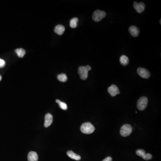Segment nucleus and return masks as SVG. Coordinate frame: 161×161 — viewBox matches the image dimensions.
Returning a JSON list of instances; mask_svg holds the SVG:
<instances>
[{"instance_id":"f257e3e1","label":"nucleus","mask_w":161,"mask_h":161,"mask_svg":"<svg viewBox=\"0 0 161 161\" xmlns=\"http://www.w3.org/2000/svg\"><path fill=\"white\" fill-rule=\"evenodd\" d=\"M80 129L83 134H92L93 132L95 131L96 128L92 123H90V122H86L82 125Z\"/></svg>"},{"instance_id":"f03ea898","label":"nucleus","mask_w":161,"mask_h":161,"mask_svg":"<svg viewBox=\"0 0 161 161\" xmlns=\"http://www.w3.org/2000/svg\"><path fill=\"white\" fill-rule=\"evenodd\" d=\"M91 69L92 67L90 65L80 66L78 68V73L80 78L82 80H86L88 77V72Z\"/></svg>"},{"instance_id":"7ed1b4c3","label":"nucleus","mask_w":161,"mask_h":161,"mask_svg":"<svg viewBox=\"0 0 161 161\" xmlns=\"http://www.w3.org/2000/svg\"><path fill=\"white\" fill-rule=\"evenodd\" d=\"M148 100L146 97H142L138 100L137 108L140 111H143L146 109L148 105Z\"/></svg>"},{"instance_id":"20e7f679","label":"nucleus","mask_w":161,"mask_h":161,"mask_svg":"<svg viewBox=\"0 0 161 161\" xmlns=\"http://www.w3.org/2000/svg\"><path fill=\"white\" fill-rule=\"evenodd\" d=\"M106 13L104 11L97 10L94 12L92 19L96 22H99L106 16Z\"/></svg>"},{"instance_id":"39448f33","label":"nucleus","mask_w":161,"mask_h":161,"mask_svg":"<svg viewBox=\"0 0 161 161\" xmlns=\"http://www.w3.org/2000/svg\"><path fill=\"white\" fill-rule=\"evenodd\" d=\"M132 128L131 126L128 124H125L121 127L120 134L124 137L128 136L132 132Z\"/></svg>"},{"instance_id":"423d86ee","label":"nucleus","mask_w":161,"mask_h":161,"mask_svg":"<svg viewBox=\"0 0 161 161\" xmlns=\"http://www.w3.org/2000/svg\"><path fill=\"white\" fill-rule=\"evenodd\" d=\"M136 154L138 156L142 158L144 160H149L152 158V155L151 154H146V151L142 149H138L136 151Z\"/></svg>"},{"instance_id":"0eeeda50","label":"nucleus","mask_w":161,"mask_h":161,"mask_svg":"<svg viewBox=\"0 0 161 161\" xmlns=\"http://www.w3.org/2000/svg\"><path fill=\"white\" fill-rule=\"evenodd\" d=\"M138 75L142 78L148 79L150 76V73L147 69L143 68H139L137 70Z\"/></svg>"},{"instance_id":"6e6552de","label":"nucleus","mask_w":161,"mask_h":161,"mask_svg":"<svg viewBox=\"0 0 161 161\" xmlns=\"http://www.w3.org/2000/svg\"><path fill=\"white\" fill-rule=\"evenodd\" d=\"M108 92L112 97L115 96L117 94H120L118 87L115 85H112L108 88Z\"/></svg>"},{"instance_id":"1a4fd4ad","label":"nucleus","mask_w":161,"mask_h":161,"mask_svg":"<svg viewBox=\"0 0 161 161\" xmlns=\"http://www.w3.org/2000/svg\"><path fill=\"white\" fill-rule=\"evenodd\" d=\"M134 6L136 12L138 13H142L145 9V5L143 2L138 3L136 2H134Z\"/></svg>"},{"instance_id":"9d476101","label":"nucleus","mask_w":161,"mask_h":161,"mask_svg":"<svg viewBox=\"0 0 161 161\" xmlns=\"http://www.w3.org/2000/svg\"><path fill=\"white\" fill-rule=\"evenodd\" d=\"M53 122V116L50 113H47L45 115V122H44V126L45 128H47L50 126Z\"/></svg>"},{"instance_id":"9b49d317","label":"nucleus","mask_w":161,"mask_h":161,"mask_svg":"<svg viewBox=\"0 0 161 161\" xmlns=\"http://www.w3.org/2000/svg\"><path fill=\"white\" fill-rule=\"evenodd\" d=\"M129 31L133 37H137L138 36L140 30L138 27L136 26H131L129 28Z\"/></svg>"},{"instance_id":"f8f14e48","label":"nucleus","mask_w":161,"mask_h":161,"mask_svg":"<svg viewBox=\"0 0 161 161\" xmlns=\"http://www.w3.org/2000/svg\"><path fill=\"white\" fill-rule=\"evenodd\" d=\"M39 158L38 155L36 152L31 151L28 155V161H38Z\"/></svg>"},{"instance_id":"ddd939ff","label":"nucleus","mask_w":161,"mask_h":161,"mask_svg":"<svg viewBox=\"0 0 161 161\" xmlns=\"http://www.w3.org/2000/svg\"><path fill=\"white\" fill-rule=\"evenodd\" d=\"M67 154L70 158L74 159V160H77V161H79L81 159V157L80 155L75 154L73 151H71V150L68 151L67 152Z\"/></svg>"},{"instance_id":"4468645a","label":"nucleus","mask_w":161,"mask_h":161,"mask_svg":"<svg viewBox=\"0 0 161 161\" xmlns=\"http://www.w3.org/2000/svg\"><path fill=\"white\" fill-rule=\"evenodd\" d=\"M65 31V28L64 26L61 25H58L55 27L54 29L55 33L59 35H62L63 34Z\"/></svg>"},{"instance_id":"2eb2a0df","label":"nucleus","mask_w":161,"mask_h":161,"mask_svg":"<svg viewBox=\"0 0 161 161\" xmlns=\"http://www.w3.org/2000/svg\"><path fill=\"white\" fill-rule=\"evenodd\" d=\"M120 61L121 65L124 66L127 65L129 63V59H128V57L125 55H122L120 57Z\"/></svg>"},{"instance_id":"dca6fc26","label":"nucleus","mask_w":161,"mask_h":161,"mask_svg":"<svg viewBox=\"0 0 161 161\" xmlns=\"http://www.w3.org/2000/svg\"><path fill=\"white\" fill-rule=\"evenodd\" d=\"M78 19L77 17L73 18L70 21V26L72 28H75L77 27Z\"/></svg>"},{"instance_id":"f3484780","label":"nucleus","mask_w":161,"mask_h":161,"mask_svg":"<svg viewBox=\"0 0 161 161\" xmlns=\"http://www.w3.org/2000/svg\"><path fill=\"white\" fill-rule=\"evenodd\" d=\"M15 52L18 55V57L20 58L23 57L26 54V51L23 48H18L15 50Z\"/></svg>"},{"instance_id":"a211bd4d","label":"nucleus","mask_w":161,"mask_h":161,"mask_svg":"<svg viewBox=\"0 0 161 161\" xmlns=\"http://www.w3.org/2000/svg\"><path fill=\"white\" fill-rule=\"evenodd\" d=\"M56 102L58 104L59 106L61 109L64 110H67L68 107H67V104L65 103L61 102L59 100H56Z\"/></svg>"},{"instance_id":"6ab92c4d","label":"nucleus","mask_w":161,"mask_h":161,"mask_svg":"<svg viewBox=\"0 0 161 161\" xmlns=\"http://www.w3.org/2000/svg\"><path fill=\"white\" fill-rule=\"evenodd\" d=\"M57 79L61 82H65L67 81V76L65 74L61 73L57 76Z\"/></svg>"},{"instance_id":"aec40b11","label":"nucleus","mask_w":161,"mask_h":161,"mask_svg":"<svg viewBox=\"0 0 161 161\" xmlns=\"http://www.w3.org/2000/svg\"><path fill=\"white\" fill-rule=\"evenodd\" d=\"M5 65V61H4L3 59H0V68L4 67V66Z\"/></svg>"},{"instance_id":"412c9836","label":"nucleus","mask_w":161,"mask_h":161,"mask_svg":"<svg viewBox=\"0 0 161 161\" xmlns=\"http://www.w3.org/2000/svg\"><path fill=\"white\" fill-rule=\"evenodd\" d=\"M112 161V157H108L106 158H105L104 160H103L102 161Z\"/></svg>"},{"instance_id":"4be33fe9","label":"nucleus","mask_w":161,"mask_h":161,"mask_svg":"<svg viewBox=\"0 0 161 161\" xmlns=\"http://www.w3.org/2000/svg\"><path fill=\"white\" fill-rule=\"evenodd\" d=\"M1 79H2V77H1V75H0V81H1Z\"/></svg>"}]
</instances>
